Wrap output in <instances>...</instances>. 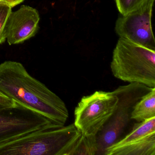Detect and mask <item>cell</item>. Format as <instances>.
<instances>
[{
	"label": "cell",
	"mask_w": 155,
	"mask_h": 155,
	"mask_svg": "<svg viewBox=\"0 0 155 155\" xmlns=\"http://www.w3.org/2000/svg\"><path fill=\"white\" fill-rule=\"evenodd\" d=\"M0 91L56 125L65 126L68 118L65 102L20 62L6 61L0 64Z\"/></svg>",
	"instance_id": "cell-1"
},
{
	"label": "cell",
	"mask_w": 155,
	"mask_h": 155,
	"mask_svg": "<svg viewBox=\"0 0 155 155\" xmlns=\"http://www.w3.org/2000/svg\"><path fill=\"white\" fill-rule=\"evenodd\" d=\"M81 134L74 123L53 124L0 143V155H68Z\"/></svg>",
	"instance_id": "cell-2"
},
{
	"label": "cell",
	"mask_w": 155,
	"mask_h": 155,
	"mask_svg": "<svg viewBox=\"0 0 155 155\" xmlns=\"http://www.w3.org/2000/svg\"><path fill=\"white\" fill-rule=\"evenodd\" d=\"M113 76L129 83L155 88V50L120 38L113 51Z\"/></svg>",
	"instance_id": "cell-3"
},
{
	"label": "cell",
	"mask_w": 155,
	"mask_h": 155,
	"mask_svg": "<svg viewBox=\"0 0 155 155\" xmlns=\"http://www.w3.org/2000/svg\"><path fill=\"white\" fill-rule=\"evenodd\" d=\"M153 88L139 83H130L113 91L118 97L117 107L104 127L97 135V155H104L109 147L121 139L131 120L137 102Z\"/></svg>",
	"instance_id": "cell-4"
},
{
	"label": "cell",
	"mask_w": 155,
	"mask_h": 155,
	"mask_svg": "<svg viewBox=\"0 0 155 155\" xmlns=\"http://www.w3.org/2000/svg\"><path fill=\"white\" fill-rule=\"evenodd\" d=\"M118 100L113 91L84 96L75 108L74 125L82 134L97 136L114 113Z\"/></svg>",
	"instance_id": "cell-5"
},
{
	"label": "cell",
	"mask_w": 155,
	"mask_h": 155,
	"mask_svg": "<svg viewBox=\"0 0 155 155\" xmlns=\"http://www.w3.org/2000/svg\"><path fill=\"white\" fill-rule=\"evenodd\" d=\"M154 2V0H146L138 8L117 20L115 30L120 38L155 50L151 25Z\"/></svg>",
	"instance_id": "cell-6"
},
{
	"label": "cell",
	"mask_w": 155,
	"mask_h": 155,
	"mask_svg": "<svg viewBox=\"0 0 155 155\" xmlns=\"http://www.w3.org/2000/svg\"><path fill=\"white\" fill-rule=\"evenodd\" d=\"M53 124L45 117L19 104L0 112V143Z\"/></svg>",
	"instance_id": "cell-7"
},
{
	"label": "cell",
	"mask_w": 155,
	"mask_h": 155,
	"mask_svg": "<svg viewBox=\"0 0 155 155\" xmlns=\"http://www.w3.org/2000/svg\"><path fill=\"white\" fill-rule=\"evenodd\" d=\"M40 18L36 9L26 5L12 12L6 27V38L10 45L23 43L34 37L38 31Z\"/></svg>",
	"instance_id": "cell-8"
},
{
	"label": "cell",
	"mask_w": 155,
	"mask_h": 155,
	"mask_svg": "<svg viewBox=\"0 0 155 155\" xmlns=\"http://www.w3.org/2000/svg\"><path fill=\"white\" fill-rule=\"evenodd\" d=\"M105 155H155V134L124 146L109 147Z\"/></svg>",
	"instance_id": "cell-9"
},
{
	"label": "cell",
	"mask_w": 155,
	"mask_h": 155,
	"mask_svg": "<svg viewBox=\"0 0 155 155\" xmlns=\"http://www.w3.org/2000/svg\"><path fill=\"white\" fill-rule=\"evenodd\" d=\"M153 134H155V117L136 123L129 133L109 147H117L124 146L140 140Z\"/></svg>",
	"instance_id": "cell-10"
},
{
	"label": "cell",
	"mask_w": 155,
	"mask_h": 155,
	"mask_svg": "<svg viewBox=\"0 0 155 155\" xmlns=\"http://www.w3.org/2000/svg\"><path fill=\"white\" fill-rule=\"evenodd\" d=\"M155 117V88L145 94L135 105L131 120L142 122Z\"/></svg>",
	"instance_id": "cell-11"
},
{
	"label": "cell",
	"mask_w": 155,
	"mask_h": 155,
	"mask_svg": "<svg viewBox=\"0 0 155 155\" xmlns=\"http://www.w3.org/2000/svg\"><path fill=\"white\" fill-rule=\"evenodd\" d=\"M97 136L81 133L71 147L68 155H97Z\"/></svg>",
	"instance_id": "cell-12"
},
{
	"label": "cell",
	"mask_w": 155,
	"mask_h": 155,
	"mask_svg": "<svg viewBox=\"0 0 155 155\" xmlns=\"http://www.w3.org/2000/svg\"><path fill=\"white\" fill-rule=\"evenodd\" d=\"M12 12V8L9 5L0 2V44L6 40V27L8 19Z\"/></svg>",
	"instance_id": "cell-13"
},
{
	"label": "cell",
	"mask_w": 155,
	"mask_h": 155,
	"mask_svg": "<svg viewBox=\"0 0 155 155\" xmlns=\"http://www.w3.org/2000/svg\"><path fill=\"white\" fill-rule=\"evenodd\" d=\"M146 0H115L117 8L122 15H126L138 8Z\"/></svg>",
	"instance_id": "cell-14"
},
{
	"label": "cell",
	"mask_w": 155,
	"mask_h": 155,
	"mask_svg": "<svg viewBox=\"0 0 155 155\" xmlns=\"http://www.w3.org/2000/svg\"><path fill=\"white\" fill-rule=\"evenodd\" d=\"M19 103L0 91V112L18 107Z\"/></svg>",
	"instance_id": "cell-15"
},
{
	"label": "cell",
	"mask_w": 155,
	"mask_h": 155,
	"mask_svg": "<svg viewBox=\"0 0 155 155\" xmlns=\"http://www.w3.org/2000/svg\"><path fill=\"white\" fill-rule=\"evenodd\" d=\"M24 1V0H1V2L9 5L12 8L20 4Z\"/></svg>",
	"instance_id": "cell-16"
},
{
	"label": "cell",
	"mask_w": 155,
	"mask_h": 155,
	"mask_svg": "<svg viewBox=\"0 0 155 155\" xmlns=\"http://www.w3.org/2000/svg\"><path fill=\"white\" fill-rule=\"evenodd\" d=\"M0 2H1V0H0Z\"/></svg>",
	"instance_id": "cell-17"
}]
</instances>
